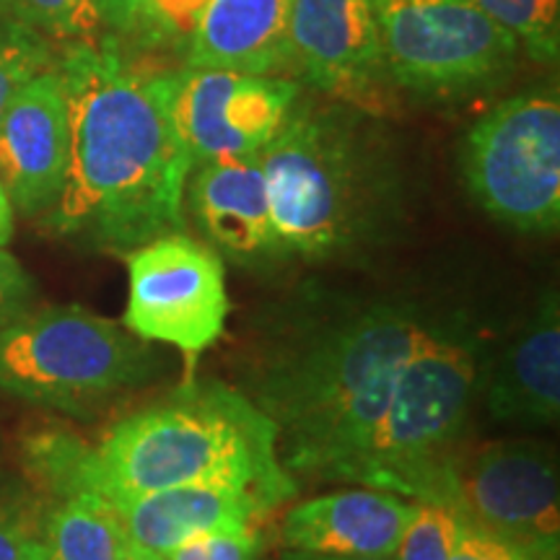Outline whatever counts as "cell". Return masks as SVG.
I'll list each match as a JSON object with an SVG mask.
<instances>
[{"instance_id":"obj_1","label":"cell","mask_w":560,"mask_h":560,"mask_svg":"<svg viewBox=\"0 0 560 560\" xmlns=\"http://www.w3.org/2000/svg\"><path fill=\"white\" fill-rule=\"evenodd\" d=\"M55 66L66 89L68 170L47 229L115 255L185 231L195 164L174 122L177 70L145 66L112 34L70 42Z\"/></svg>"},{"instance_id":"obj_2","label":"cell","mask_w":560,"mask_h":560,"mask_svg":"<svg viewBox=\"0 0 560 560\" xmlns=\"http://www.w3.org/2000/svg\"><path fill=\"white\" fill-rule=\"evenodd\" d=\"M26 465L58 495L151 493L179 486L249 488L280 506L296 495L278 454L276 423L247 392L190 376L156 402L112 423L91 450L66 431L26 441Z\"/></svg>"},{"instance_id":"obj_3","label":"cell","mask_w":560,"mask_h":560,"mask_svg":"<svg viewBox=\"0 0 560 560\" xmlns=\"http://www.w3.org/2000/svg\"><path fill=\"white\" fill-rule=\"evenodd\" d=\"M405 304H366L293 332L257 361L247 397L278 429L293 480H346L402 363L433 332Z\"/></svg>"},{"instance_id":"obj_4","label":"cell","mask_w":560,"mask_h":560,"mask_svg":"<svg viewBox=\"0 0 560 560\" xmlns=\"http://www.w3.org/2000/svg\"><path fill=\"white\" fill-rule=\"evenodd\" d=\"M363 115L299 94L260 151L283 257L342 260L384 240L397 208L395 170Z\"/></svg>"},{"instance_id":"obj_5","label":"cell","mask_w":560,"mask_h":560,"mask_svg":"<svg viewBox=\"0 0 560 560\" xmlns=\"http://www.w3.org/2000/svg\"><path fill=\"white\" fill-rule=\"evenodd\" d=\"M478 389L480 361L472 342L446 327H433L402 363L348 482L410 501L436 499L446 465L459 452Z\"/></svg>"},{"instance_id":"obj_6","label":"cell","mask_w":560,"mask_h":560,"mask_svg":"<svg viewBox=\"0 0 560 560\" xmlns=\"http://www.w3.org/2000/svg\"><path fill=\"white\" fill-rule=\"evenodd\" d=\"M151 342L83 306H45L0 327V392L86 416L156 376Z\"/></svg>"},{"instance_id":"obj_7","label":"cell","mask_w":560,"mask_h":560,"mask_svg":"<svg viewBox=\"0 0 560 560\" xmlns=\"http://www.w3.org/2000/svg\"><path fill=\"white\" fill-rule=\"evenodd\" d=\"M462 174L490 219L524 234L558 231V91H524L486 112L465 138Z\"/></svg>"},{"instance_id":"obj_8","label":"cell","mask_w":560,"mask_h":560,"mask_svg":"<svg viewBox=\"0 0 560 560\" xmlns=\"http://www.w3.org/2000/svg\"><path fill=\"white\" fill-rule=\"evenodd\" d=\"M392 86L459 96L499 81L520 42L475 0H371Z\"/></svg>"},{"instance_id":"obj_9","label":"cell","mask_w":560,"mask_h":560,"mask_svg":"<svg viewBox=\"0 0 560 560\" xmlns=\"http://www.w3.org/2000/svg\"><path fill=\"white\" fill-rule=\"evenodd\" d=\"M472 527L535 560L558 558L560 486L552 452L532 441H495L454 454L436 490Z\"/></svg>"},{"instance_id":"obj_10","label":"cell","mask_w":560,"mask_h":560,"mask_svg":"<svg viewBox=\"0 0 560 560\" xmlns=\"http://www.w3.org/2000/svg\"><path fill=\"white\" fill-rule=\"evenodd\" d=\"M125 262V330L177 348L195 366L226 330L231 304L223 257L208 242L174 231L130 249Z\"/></svg>"},{"instance_id":"obj_11","label":"cell","mask_w":560,"mask_h":560,"mask_svg":"<svg viewBox=\"0 0 560 560\" xmlns=\"http://www.w3.org/2000/svg\"><path fill=\"white\" fill-rule=\"evenodd\" d=\"M301 89L283 75L177 70L174 122L192 164L255 156L280 130Z\"/></svg>"},{"instance_id":"obj_12","label":"cell","mask_w":560,"mask_h":560,"mask_svg":"<svg viewBox=\"0 0 560 560\" xmlns=\"http://www.w3.org/2000/svg\"><path fill=\"white\" fill-rule=\"evenodd\" d=\"M296 73L335 102L380 115L392 89L371 0H291Z\"/></svg>"},{"instance_id":"obj_13","label":"cell","mask_w":560,"mask_h":560,"mask_svg":"<svg viewBox=\"0 0 560 560\" xmlns=\"http://www.w3.org/2000/svg\"><path fill=\"white\" fill-rule=\"evenodd\" d=\"M58 62V60H55ZM68 170V107L58 66L21 86L0 117V185L26 219L47 215Z\"/></svg>"},{"instance_id":"obj_14","label":"cell","mask_w":560,"mask_h":560,"mask_svg":"<svg viewBox=\"0 0 560 560\" xmlns=\"http://www.w3.org/2000/svg\"><path fill=\"white\" fill-rule=\"evenodd\" d=\"M185 200L202 236L221 257L242 265L283 257L260 153L192 166Z\"/></svg>"},{"instance_id":"obj_15","label":"cell","mask_w":560,"mask_h":560,"mask_svg":"<svg viewBox=\"0 0 560 560\" xmlns=\"http://www.w3.org/2000/svg\"><path fill=\"white\" fill-rule=\"evenodd\" d=\"M416 501L380 488H348L291 506L278 527L285 550L342 558H392Z\"/></svg>"},{"instance_id":"obj_16","label":"cell","mask_w":560,"mask_h":560,"mask_svg":"<svg viewBox=\"0 0 560 560\" xmlns=\"http://www.w3.org/2000/svg\"><path fill=\"white\" fill-rule=\"evenodd\" d=\"M132 550L170 556L206 532L260 527L278 506L268 495L231 486H179L151 493L107 495Z\"/></svg>"},{"instance_id":"obj_17","label":"cell","mask_w":560,"mask_h":560,"mask_svg":"<svg viewBox=\"0 0 560 560\" xmlns=\"http://www.w3.org/2000/svg\"><path fill=\"white\" fill-rule=\"evenodd\" d=\"M482 400L499 423L550 429L560 418V310L545 293L486 376Z\"/></svg>"},{"instance_id":"obj_18","label":"cell","mask_w":560,"mask_h":560,"mask_svg":"<svg viewBox=\"0 0 560 560\" xmlns=\"http://www.w3.org/2000/svg\"><path fill=\"white\" fill-rule=\"evenodd\" d=\"M289 21L291 0H208L192 24L185 68L296 73Z\"/></svg>"},{"instance_id":"obj_19","label":"cell","mask_w":560,"mask_h":560,"mask_svg":"<svg viewBox=\"0 0 560 560\" xmlns=\"http://www.w3.org/2000/svg\"><path fill=\"white\" fill-rule=\"evenodd\" d=\"M47 560H128L130 540L112 503L94 490L58 495L42 522Z\"/></svg>"},{"instance_id":"obj_20","label":"cell","mask_w":560,"mask_h":560,"mask_svg":"<svg viewBox=\"0 0 560 560\" xmlns=\"http://www.w3.org/2000/svg\"><path fill=\"white\" fill-rule=\"evenodd\" d=\"M495 24L520 42L537 62H556L560 52V0H475Z\"/></svg>"},{"instance_id":"obj_21","label":"cell","mask_w":560,"mask_h":560,"mask_svg":"<svg viewBox=\"0 0 560 560\" xmlns=\"http://www.w3.org/2000/svg\"><path fill=\"white\" fill-rule=\"evenodd\" d=\"M52 42L0 5V117L26 81L52 68Z\"/></svg>"},{"instance_id":"obj_22","label":"cell","mask_w":560,"mask_h":560,"mask_svg":"<svg viewBox=\"0 0 560 560\" xmlns=\"http://www.w3.org/2000/svg\"><path fill=\"white\" fill-rule=\"evenodd\" d=\"M0 5L50 42L96 39L104 30L91 0H0Z\"/></svg>"},{"instance_id":"obj_23","label":"cell","mask_w":560,"mask_h":560,"mask_svg":"<svg viewBox=\"0 0 560 560\" xmlns=\"http://www.w3.org/2000/svg\"><path fill=\"white\" fill-rule=\"evenodd\" d=\"M465 520L450 503L416 501L392 560H452Z\"/></svg>"},{"instance_id":"obj_24","label":"cell","mask_w":560,"mask_h":560,"mask_svg":"<svg viewBox=\"0 0 560 560\" xmlns=\"http://www.w3.org/2000/svg\"><path fill=\"white\" fill-rule=\"evenodd\" d=\"M260 527L206 532L174 548L166 560H260Z\"/></svg>"},{"instance_id":"obj_25","label":"cell","mask_w":560,"mask_h":560,"mask_svg":"<svg viewBox=\"0 0 560 560\" xmlns=\"http://www.w3.org/2000/svg\"><path fill=\"white\" fill-rule=\"evenodd\" d=\"M100 13L102 26H107L112 37L151 42L159 39L153 0H91Z\"/></svg>"},{"instance_id":"obj_26","label":"cell","mask_w":560,"mask_h":560,"mask_svg":"<svg viewBox=\"0 0 560 560\" xmlns=\"http://www.w3.org/2000/svg\"><path fill=\"white\" fill-rule=\"evenodd\" d=\"M42 548V527L30 511L0 499V560H30Z\"/></svg>"},{"instance_id":"obj_27","label":"cell","mask_w":560,"mask_h":560,"mask_svg":"<svg viewBox=\"0 0 560 560\" xmlns=\"http://www.w3.org/2000/svg\"><path fill=\"white\" fill-rule=\"evenodd\" d=\"M32 301V276L9 249L0 247V327L9 325V322L21 317L24 312H30Z\"/></svg>"},{"instance_id":"obj_28","label":"cell","mask_w":560,"mask_h":560,"mask_svg":"<svg viewBox=\"0 0 560 560\" xmlns=\"http://www.w3.org/2000/svg\"><path fill=\"white\" fill-rule=\"evenodd\" d=\"M516 550L511 545L501 542L499 537L488 535L472 524L465 522L462 527L457 550H454L452 560H514Z\"/></svg>"},{"instance_id":"obj_29","label":"cell","mask_w":560,"mask_h":560,"mask_svg":"<svg viewBox=\"0 0 560 560\" xmlns=\"http://www.w3.org/2000/svg\"><path fill=\"white\" fill-rule=\"evenodd\" d=\"M13 213L16 210H13L9 195H5L3 185H0V247H5L13 236Z\"/></svg>"},{"instance_id":"obj_30","label":"cell","mask_w":560,"mask_h":560,"mask_svg":"<svg viewBox=\"0 0 560 560\" xmlns=\"http://www.w3.org/2000/svg\"><path fill=\"white\" fill-rule=\"evenodd\" d=\"M270 560H392V558H342V556H317V552H299L280 548L278 556Z\"/></svg>"},{"instance_id":"obj_31","label":"cell","mask_w":560,"mask_h":560,"mask_svg":"<svg viewBox=\"0 0 560 560\" xmlns=\"http://www.w3.org/2000/svg\"><path fill=\"white\" fill-rule=\"evenodd\" d=\"M128 560H166V556H156V552H143V550H130Z\"/></svg>"},{"instance_id":"obj_32","label":"cell","mask_w":560,"mask_h":560,"mask_svg":"<svg viewBox=\"0 0 560 560\" xmlns=\"http://www.w3.org/2000/svg\"><path fill=\"white\" fill-rule=\"evenodd\" d=\"M30 560H47V556H45V545H42V548L34 552V556L30 558Z\"/></svg>"},{"instance_id":"obj_33","label":"cell","mask_w":560,"mask_h":560,"mask_svg":"<svg viewBox=\"0 0 560 560\" xmlns=\"http://www.w3.org/2000/svg\"><path fill=\"white\" fill-rule=\"evenodd\" d=\"M514 560H535V558H529V556H524V552H520L516 550V558Z\"/></svg>"},{"instance_id":"obj_34","label":"cell","mask_w":560,"mask_h":560,"mask_svg":"<svg viewBox=\"0 0 560 560\" xmlns=\"http://www.w3.org/2000/svg\"><path fill=\"white\" fill-rule=\"evenodd\" d=\"M550 560H558V558H550Z\"/></svg>"}]
</instances>
